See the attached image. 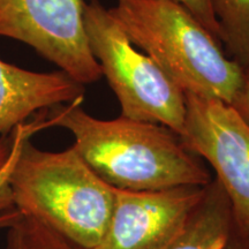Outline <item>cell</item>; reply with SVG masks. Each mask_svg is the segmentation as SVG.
I'll use <instances>...</instances> for the list:
<instances>
[{
    "instance_id": "6da1fadb",
    "label": "cell",
    "mask_w": 249,
    "mask_h": 249,
    "mask_svg": "<svg viewBox=\"0 0 249 249\" xmlns=\"http://www.w3.org/2000/svg\"><path fill=\"white\" fill-rule=\"evenodd\" d=\"M45 126L70 130L80 157L108 185L133 192L213 181L200 157L178 133L160 124L119 117L101 120L81 107V101L48 108Z\"/></svg>"
},
{
    "instance_id": "7a4b0ae2",
    "label": "cell",
    "mask_w": 249,
    "mask_h": 249,
    "mask_svg": "<svg viewBox=\"0 0 249 249\" xmlns=\"http://www.w3.org/2000/svg\"><path fill=\"white\" fill-rule=\"evenodd\" d=\"M23 136L8 179L15 209L81 249H93L107 231L116 188L98 177L73 147L51 152Z\"/></svg>"
},
{
    "instance_id": "3957f363",
    "label": "cell",
    "mask_w": 249,
    "mask_h": 249,
    "mask_svg": "<svg viewBox=\"0 0 249 249\" xmlns=\"http://www.w3.org/2000/svg\"><path fill=\"white\" fill-rule=\"evenodd\" d=\"M130 42L157 62L185 93L231 105L244 67L191 12L172 0H116L108 8Z\"/></svg>"
},
{
    "instance_id": "277c9868",
    "label": "cell",
    "mask_w": 249,
    "mask_h": 249,
    "mask_svg": "<svg viewBox=\"0 0 249 249\" xmlns=\"http://www.w3.org/2000/svg\"><path fill=\"white\" fill-rule=\"evenodd\" d=\"M90 51L116 93L123 118L185 128L186 93L144 52L136 50L110 9L99 0L83 4Z\"/></svg>"
},
{
    "instance_id": "5b68a950",
    "label": "cell",
    "mask_w": 249,
    "mask_h": 249,
    "mask_svg": "<svg viewBox=\"0 0 249 249\" xmlns=\"http://www.w3.org/2000/svg\"><path fill=\"white\" fill-rule=\"evenodd\" d=\"M182 142L216 173L236 225L249 240V127L231 105L186 93Z\"/></svg>"
},
{
    "instance_id": "8992f818",
    "label": "cell",
    "mask_w": 249,
    "mask_h": 249,
    "mask_svg": "<svg viewBox=\"0 0 249 249\" xmlns=\"http://www.w3.org/2000/svg\"><path fill=\"white\" fill-rule=\"evenodd\" d=\"M83 0H0V37L26 43L81 85L101 79L88 45Z\"/></svg>"
},
{
    "instance_id": "52a82bcc",
    "label": "cell",
    "mask_w": 249,
    "mask_h": 249,
    "mask_svg": "<svg viewBox=\"0 0 249 249\" xmlns=\"http://www.w3.org/2000/svg\"><path fill=\"white\" fill-rule=\"evenodd\" d=\"M209 186L117 189L107 229L93 249H165L185 229Z\"/></svg>"
},
{
    "instance_id": "ba28073f",
    "label": "cell",
    "mask_w": 249,
    "mask_h": 249,
    "mask_svg": "<svg viewBox=\"0 0 249 249\" xmlns=\"http://www.w3.org/2000/svg\"><path fill=\"white\" fill-rule=\"evenodd\" d=\"M85 86L62 71L37 73L0 59V135L39 110L82 102Z\"/></svg>"
},
{
    "instance_id": "9c48e42d",
    "label": "cell",
    "mask_w": 249,
    "mask_h": 249,
    "mask_svg": "<svg viewBox=\"0 0 249 249\" xmlns=\"http://www.w3.org/2000/svg\"><path fill=\"white\" fill-rule=\"evenodd\" d=\"M241 236L225 194L213 181L181 234L165 249H242Z\"/></svg>"
},
{
    "instance_id": "30bf717a",
    "label": "cell",
    "mask_w": 249,
    "mask_h": 249,
    "mask_svg": "<svg viewBox=\"0 0 249 249\" xmlns=\"http://www.w3.org/2000/svg\"><path fill=\"white\" fill-rule=\"evenodd\" d=\"M222 43L242 67L249 66V0H210Z\"/></svg>"
},
{
    "instance_id": "8fae6325",
    "label": "cell",
    "mask_w": 249,
    "mask_h": 249,
    "mask_svg": "<svg viewBox=\"0 0 249 249\" xmlns=\"http://www.w3.org/2000/svg\"><path fill=\"white\" fill-rule=\"evenodd\" d=\"M2 249H81L35 218L21 213L6 229Z\"/></svg>"
},
{
    "instance_id": "7c38bea8",
    "label": "cell",
    "mask_w": 249,
    "mask_h": 249,
    "mask_svg": "<svg viewBox=\"0 0 249 249\" xmlns=\"http://www.w3.org/2000/svg\"><path fill=\"white\" fill-rule=\"evenodd\" d=\"M42 128H44V124H43L42 120H38L34 121V123L29 124H21L13 129V134L11 136V150H9V155L5 163L2 164V166L0 167V213H4V211L14 208L11 189H9L8 185V179L14 167L15 161H17L21 140L30 130H38Z\"/></svg>"
},
{
    "instance_id": "4fadbf2b",
    "label": "cell",
    "mask_w": 249,
    "mask_h": 249,
    "mask_svg": "<svg viewBox=\"0 0 249 249\" xmlns=\"http://www.w3.org/2000/svg\"><path fill=\"white\" fill-rule=\"evenodd\" d=\"M183 6L187 11L191 12L198 22L202 23L209 33L222 43V34L218 21L214 17L210 0H172Z\"/></svg>"
},
{
    "instance_id": "5bb4252c",
    "label": "cell",
    "mask_w": 249,
    "mask_h": 249,
    "mask_svg": "<svg viewBox=\"0 0 249 249\" xmlns=\"http://www.w3.org/2000/svg\"><path fill=\"white\" fill-rule=\"evenodd\" d=\"M231 107L249 127V66L244 68V80L241 88Z\"/></svg>"
},
{
    "instance_id": "9a60e30c",
    "label": "cell",
    "mask_w": 249,
    "mask_h": 249,
    "mask_svg": "<svg viewBox=\"0 0 249 249\" xmlns=\"http://www.w3.org/2000/svg\"><path fill=\"white\" fill-rule=\"evenodd\" d=\"M21 213L18 209H9L4 213H0V230H6L7 227L20 216Z\"/></svg>"
},
{
    "instance_id": "2e32d148",
    "label": "cell",
    "mask_w": 249,
    "mask_h": 249,
    "mask_svg": "<svg viewBox=\"0 0 249 249\" xmlns=\"http://www.w3.org/2000/svg\"><path fill=\"white\" fill-rule=\"evenodd\" d=\"M9 150H11V136L8 139L6 135H2L0 138V167L7 160Z\"/></svg>"
}]
</instances>
